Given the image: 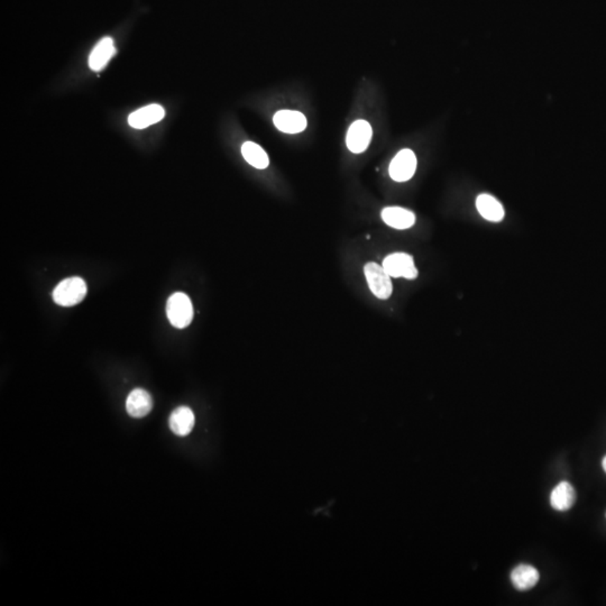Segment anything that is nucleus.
Returning a JSON list of instances; mask_svg holds the SVG:
<instances>
[{
    "instance_id": "obj_1",
    "label": "nucleus",
    "mask_w": 606,
    "mask_h": 606,
    "mask_svg": "<svg viewBox=\"0 0 606 606\" xmlns=\"http://www.w3.org/2000/svg\"><path fill=\"white\" fill-rule=\"evenodd\" d=\"M88 287L79 276L65 278L53 291V300L61 307H74L85 299Z\"/></svg>"
},
{
    "instance_id": "obj_2",
    "label": "nucleus",
    "mask_w": 606,
    "mask_h": 606,
    "mask_svg": "<svg viewBox=\"0 0 606 606\" xmlns=\"http://www.w3.org/2000/svg\"><path fill=\"white\" fill-rule=\"evenodd\" d=\"M167 316L173 327L187 328L194 319V305L190 298L185 293H173L167 300Z\"/></svg>"
},
{
    "instance_id": "obj_3",
    "label": "nucleus",
    "mask_w": 606,
    "mask_h": 606,
    "mask_svg": "<svg viewBox=\"0 0 606 606\" xmlns=\"http://www.w3.org/2000/svg\"><path fill=\"white\" fill-rule=\"evenodd\" d=\"M364 273L367 276L369 289L376 298L387 300L392 296L393 285L391 276L387 274L383 267L371 262L364 267Z\"/></svg>"
},
{
    "instance_id": "obj_4",
    "label": "nucleus",
    "mask_w": 606,
    "mask_h": 606,
    "mask_svg": "<svg viewBox=\"0 0 606 606\" xmlns=\"http://www.w3.org/2000/svg\"><path fill=\"white\" fill-rule=\"evenodd\" d=\"M384 269L391 278H404L414 280L418 276V269L411 255L405 253H394L383 261Z\"/></svg>"
},
{
    "instance_id": "obj_5",
    "label": "nucleus",
    "mask_w": 606,
    "mask_h": 606,
    "mask_svg": "<svg viewBox=\"0 0 606 606\" xmlns=\"http://www.w3.org/2000/svg\"><path fill=\"white\" fill-rule=\"evenodd\" d=\"M416 170V154L411 150L400 151L389 165V176L394 181L405 182L414 176Z\"/></svg>"
},
{
    "instance_id": "obj_6",
    "label": "nucleus",
    "mask_w": 606,
    "mask_h": 606,
    "mask_svg": "<svg viewBox=\"0 0 606 606\" xmlns=\"http://www.w3.org/2000/svg\"><path fill=\"white\" fill-rule=\"evenodd\" d=\"M372 127L365 120H356L349 127L346 144L349 151L360 154L367 151L372 140Z\"/></svg>"
},
{
    "instance_id": "obj_7",
    "label": "nucleus",
    "mask_w": 606,
    "mask_h": 606,
    "mask_svg": "<svg viewBox=\"0 0 606 606\" xmlns=\"http://www.w3.org/2000/svg\"><path fill=\"white\" fill-rule=\"evenodd\" d=\"M278 131L287 134H298L307 127V118L302 112L294 110H281L273 118Z\"/></svg>"
},
{
    "instance_id": "obj_8",
    "label": "nucleus",
    "mask_w": 606,
    "mask_h": 606,
    "mask_svg": "<svg viewBox=\"0 0 606 606\" xmlns=\"http://www.w3.org/2000/svg\"><path fill=\"white\" fill-rule=\"evenodd\" d=\"M165 116V110L160 105H150L138 109L131 114L128 124L133 128L143 129L161 121Z\"/></svg>"
},
{
    "instance_id": "obj_9",
    "label": "nucleus",
    "mask_w": 606,
    "mask_h": 606,
    "mask_svg": "<svg viewBox=\"0 0 606 606\" xmlns=\"http://www.w3.org/2000/svg\"><path fill=\"white\" fill-rule=\"evenodd\" d=\"M153 409V398L150 393L143 389H135L129 393L126 400V410L133 418H144Z\"/></svg>"
},
{
    "instance_id": "obj_10",
    "label": "nucleus",
    "mask_w": 606,
    "mask_h": 606,
    "mask_svg": "<svg viewBox=\"0 0 606 606\" xmlns=\"http://www.w3.org/2000/svg\"><path fill=\"white\" fill-rule=\"evenodd\" d=\"M194 411L191 410L190 407H176V410L171 413L169 418V426L172 430L173 434L176 436L185 437L190 434L194 427Z\"/></svg>"
},
{
    "instance_id": "obj_11",
    "label": "nucleus",
    "mask_w": 606,
    "mask_h": 606,
    "mask_svg": "<svg viewBox=\"0 0 606 606\" xmlns=\"http://www.w3.org/2000/svg\"><path fill=\"white\" fill-rule=\"evenodd\" d=\"M382 219L389 227L396 229H407L416 223V216L412 211L401 207H387L382 211Z\"/></svg>"
},
{
    "instance_id": "obj_12",
    "label": "nucleus",
    "mask_w": 606,
    "mask_h": 606,
    "mask_svg": "<svg viewBox=\"0 0 606 606\" xmlns=\"http://www.w3.org/2000/svg\"><path fill=\"white\" fill-rule=\"evenodd\" d=\"M575 501H576V492L569 482H562L551 492V507L560 512L569 511L574 505Z\"/></svg>"
},
{
    "instance_id": "obj_13",
    "label": "nucleus",
    "mask_w": 606,
    "mask_h": 606,
    "mask_svg": "<svg viewBox=\"0 0 606 606\" xmlns=\"http://www.w3.org/2000/svg\"><path fill=\"white\" fill-rule=\"evenodd\" d=\"M539 578V571L530 565H519L511 573V582L518 591H529L538 584Z\"/></svg>"
},
{
    "instance_id": "obj_14",
    "label": "nucleus",
    "mask_w": 606,
    "mask_h": 606,
    "mask_svg": "<svg viewBox=\"0 0 606 606\" xmlns=\"http://www.w3.org/2000/svg\"><path fill=\"white\" fill-rule=\"evenodd\" d=\"M476 208L480 216L489 221L498 223L504 218V208L501 202L489 194H483L478 196Z\"/></svg>"
},
{
    "instance_id": "obj_15",
    "label": "nucleus",
    "mask_w": 606,
    "mask_h": 606,
    "mask_svg": "<svg viewBox=\"0 0 606 606\" xmlns=\"http://www.w3.org/2000/svg\"><path fill=\"white\" fill-rule=\"evenodd\" d=\"M114 54L115 47L112 38H103L91 52L90 58H89V67H90L91 70H103Z\"/></svg>"
},
{
    "instance_id": "obj_16",
    "label": "nucleus",
    "mask_w": 606,
    "mask_h": 606,
    "mask_svg": "<svg viewBox=\"0 0 606 606\" xmlns=\"http://www.w3.org/2000/svg\"><path fill=\"white\" fill-rule=\"evenodd\" d=\"M242 154L244 158L249 162L252 167L263 170L269 165V156L267 152L260 145L253 142H246L242 146Z\"/></svg>"
},
{
    "instance_id": "obj_17",
    "label": "nucleus",
    "mask_w": 606,
    "mask_h": 606,
    "mask_svg": "<svg viewBox=\"0 0 606 606\" xmlns=\"http://www.w3.org/2000/svg\"><path fill=\"white\" fill-rule=\"evenodd\" d=\"M602 465H603V469L604 471H605L606 473V456L604 457L603 463H602Z\"/></svg>"
}]
</instances>
